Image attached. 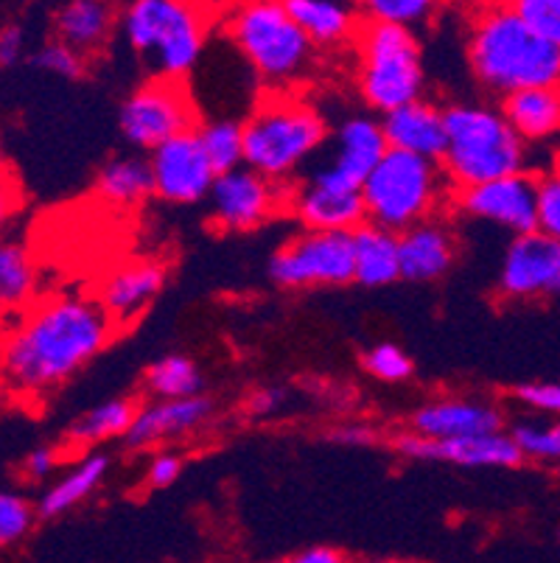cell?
<instances>
[{
	"label": "cell",
	"mask_w": 560,
	"mask_h": 563,
	"mask_svg": "<svg viewBox=\"0 0 560 563\" xmlns=\"http://www.w3.org/2000/svg\"><path fill=\"white\" fill-rule=\"evenodd\" d=\"M101 300L51 295L18 317L0 342V378L18 396L40 398L85 371L118 334Z\"/></svg>",
	"instance_id": "cell-1"
},
{
	"label": "cell",
	"mask_w": 560,
	"mask_h": 563,
	"mask_svg": "<svg viewBox=\"0 0 560 563\" xmlns=\"http://www.w3.org/2000/svg\"><path fill=\"white\" fill-rule=\"evenodd\" d=\"M469 65L474 79L496 99L527 87L560 85V48L538 37L507 0H485L469 32Z\"/></svg>",
	"instance_id": "cell-2"
},
{
	"label": "cell",
	"mask_w": 560,
	"mask_h": 563,
	"mask_svg": "<svg viewBox=\"0 0 560 563\" xmlns=\"http://www.w3.org/2000/svg\"><path fill=\"white\" fill-rule=\"evenodd\" d=\"M244 124V166L277 186H295L328 141L322 112L295 90H270Z\"/></svg>",
	"instance_id": "cell-3"
},
{
	"label": "cell",
	"mask_w": 560,
	"mask_h": 563,
	"mask_svg": "<svg viewBox=\"0 0 560 563\" xmlns=\"http://www.w3.org/2000/svg\"><path fill=\"white\" fill-rule=\"evenodd\" d=\"M224 32L270 90H295L315 68L317 48L286 9V0H233Z\"/></svg>",
	"instance_id": "cell-4"
},
{
	"label": "cell",
	"mask_w": 560,
	"mask_h": 563,
	"mask_svg": "<svg viewBox=\"0 0 560 563\" xmlns=\"http://www.w3.org/2000/svg\"><path fill=\"white\" fill-rule=\"evenodd\" d=\"M527 163L530 150L499 107L474 101L446 107V152L440 166L454 191L521 174Z\"/></svg>",
	"instance_id": "cell-5"
},
{
	"label": "cell",
	"mask_w": 560,
	"mask_h": 563,
	"mask_svg": "<svg viewBox=\"0 0 560 563\" xmlns=\"http://www.w3.org/2000/svg\"><path fill=\"white\" fill-rule=\"evenodd\" d=\"M216 3L210 0H132L123 34L163 79H185L202 59Z\"/></svg>",
	"instance_id": "cell-6"
},
{
	"label": "cell",
	"mask_w": 560,
	"mask_h": 563,
	"mask_svg": "<svg viewBox=\"0 0 560 563\" xmlns=\"http://www.w3.org/2000/svg\"><path fill=\"white\" fill-rule=\"evenodd\" d=\"M367 222L393 233L429 222L454 197L443 166L389 150L362 186Z\"/></svg>",
	"instance_id": "cell-7"
},
{
	"label": "cell",
	"mask_w": 560,
	"mask_h": 563,
	"mask_svg": "<svg viewBox=\"0 0 560 563\" xmlns=\"http://www.w3.org/2000/svg\"><path fill=\"white\" fill-rule=\"evenodd\" d=\"M353 51L359 96L370 110L387 115L424 99V48L413 29L364 20Z\"/></svg>",
	"instance_id": "cell-8"
},
{
	"label": "cell",
	"mask_w": 560,
	"mask_h": 563,
	"mask_svg": "<svg viewBox=\"0 0 560 563\" xmlns=\"http://www.w3.org/2000/svg\"><path fill=\"white\" fill-rule=\"evenodd\" d=\"M270 278L281 289H339L356 284L353 233L300 230L272 253Z\"/></svg>",
	"instance_id": "cell-9"
},
{
	"label": "cell",
	"mask_w": 560,
	"mask_h": 563,
	"mask_svg": "<svg viewBox=\"0 0 560 563\" xmlns=\"http://www.w3.org/2000/svg\"><path fill=\"white\" fill-rule=\"evenodd\" d=\"M118 126L132 146L152 152L185 132H197L202 124L188 85L183 79L154 76L127 96L118 112Z\"/></svg>",
	"instance_id": "cell-10"
},
{
	"label": "cell",
	"mask_w": 560,
	"mask_h": 563,
	"mask_svg": "<svg viewBox=\"0 0 560 563\" xmlns=\"http://www.w3.org/2000/svg\"><path fill=\"white\" fill-rule=\"evenodd\" d=\"M286 202H289V188L241 166L216 177L208 197L210 222L222 233H250L286 211Z\"/></svg>",
	"instance_id": "cell-11"
},
{
	"label": "cell",
	"mask_w": 560,
	"mask_h": 563,
	"mask_svg": "<svg viewBox=\"0 0 560 563\" xmlns=\"http://www.w3.org/2000/svg\"><path fill=\"white\" fill-rule=\"evenodd\" d=\"M387 152L389 146L384 137L382 118L351 115L333 132L331 155L315 163L308 177L328 183V186L348 188V191H362L364 180Z\"/></svg>",
	"instance_id": "cell-12"
},
{
	"label": "cell",
	"mask_w": 560,
	"mask_h": 563,
	"mask_svg": "<svg viewBox=\"0 0 560 563\" xmlns=\"http://www.w3.org/2000/svg\"><path fill=\"white\" fill-rule=\"evenodd\" d=\"M496 291L510 303H532L560 295V242L541 230L513 235L499 264Z\"/></svg>",
	"instance_id": "cell-13"
},
{
	"label": "cell",
	"mask_w": 560,
	"mask_h": 563,
	"mask_svg": "<svg viewBox=\"0 0 560 563\" xmlns=\"http://www.w3.org/2000/svg\"><path fill=\"white\" fill-rule=\"evenodd\" d=\"M451 202L462 217L496 224L513 235L538 230V177L530 172L454 191Z\"/></svg>",
	"instance_id": "cell-14"
},
{
	"label": "cell",
	"mask_w": 560,
	"mask_h": 563,
	"mask_svg": "<svg viewBox=\"0 0 560 563\" xmlns=\"http://www.w3.org/2000/svg\"><path fill=\"white\" fill-rule=\"evenodd\" d=\"M154 197L172 205H194L210 197L216 183V168L202 150L199 132H185L174 141L149 152Z\"/></svg>",
	"instance_id": "cell-15"
},
{
	"label": "cell",
	"mask_w": 560,
	"mask_h": 563,
	"mask_svg": "<svg viewBox=\"0 0 560 563\" xmlns=\"http://www.w3.org/2000/svg\"><path fill=\"white\" fill-rule=\"evenodd\" d=\"M393 449L407 460L418 463H446L457 468H518L521 465V449H518L513 432L480 434V438H454V440H426L413 432L393 438Z\"/></svg>",
	"instance_id": "cell-16"
},
{
	"label": "cell",
	"mask_w": 560,
	"mask_h": 563,
	"mask_svg": "<svg viewBox=\"0 0 560 563\" xmlns=\"http://www.w3.org/2000/svg\"><path fill=\"white\" fill-rule=\"evenodd\" d=\"M407 432L426 440L480 438V434L505 432V412L487 398L440 396L420 404L409 415Z\"/></svg>",
	"instance_id": "cell-17"
},
{
	"label": "cell",
	"mask_w": 560,
	"mask_h": 563,
	"mask_svg": "<svg viewBox=\"0 0 560 563\" xmlns=\"http://www.w3.org/2000/svg\"><path fill=\"white\" fill-rule=\"evenodd\" d=\"M286 211L303 224V230H337V233H353L367 222L362 191L328 186L315 177H300L289 186V202Z\"/></svg>",
	"instance_id": "cell-18"
},
{
	"label": "cell",
	"mask_w": 560,
	"mask_h": 563,
	"mask_svg": "<svg viewBox=\"0 0 560 563\" xmlns=\"http://www.w3.org/2000/svg\"><path fill=\"white\" fill-rule=\"evenodd\" d=\"M210 418H213V401L208 396L152 401L138 409L135 423L123 443L132 452H146V449L163 446L168 440L197 434L199 429L208 427Z\"/></svg>",
	"instance_id": "cell-19"
},
{
	"label": "cell",
	"mask_w": 560,
	"mask_h": 563,
	"mask_svg": "<svg viewBox=\"0 0 560 563\" xmlns=\"http://www.w3.org/2000/svg\"><path fill=\"white\" fill-rule=\"evenodd\" d=\"M168 278V266L161 258L127 261L101 286V306L116 320L118 329H127L149 306L157 300Z\"/></svg>",
	"instance_id": "cell-20"
},
{
	"label": "cell",
	"mask_w": 560,
	"mask_h": 563,
	"mask_svg": "<svg viewBox=\"0 0 560 563\" xmlns=\"http://www.w3.org/2000/svg\"><path fill=\"white\" fill-rule=\"evenodd\" d=\"M384 137L395 152L440 163L446 152V110L435 101L420 99L382 115Z\"/></svg>",
	"instance_id": "cell-21"
},
{
	"label": "cell",
	"mask_w": 560,
	"mask_h": 563,
	"mask_svg": "<svg viewBox=\"0 0 560 563\" xmlns=\"http://www.w3.org/2000/svg\"><path fill=\"white\" fill-rule=\"evenodd\" d=\"M400 278L413 284H431L449 275L457 264V235L443 219H429L398 235Z\"/></svg>",
	"instance_id": "cell-22"
},
{
	"label": "cell",
	"mask_w": 560,
	"mask_h": 563,
	"mask_svg": "<svg viewBox=\"0 0 560 563\" xmlns=\"http://www.w3.org/2000/svg\"><path fill=\"white\" fill-rule=\"evenodd\" d=\"M286 9L317 51L353 48L364 23L353 0H286Z\"/></svg>",
	"instance_id": "cell-23"
},
{
	"label": "cell",
	"mask_w": 560,
	"mask_h": 563,
	"mask_svg": "<svg viewBox=\"0 0 560 563\" xmlns=\"http://www.w3.org/2000/svg\"><path fill=\"white\" fill-rule=\"evenodd\" d=\"M502 115L527 146L560 137V90L558 87H527L499 99Z\"/></svg>",
	"instance_id": "cell-24"
},
{
	"label": "cell",
	"mask_w": 560,
	"mask_h": 563,
	"mask_svg": "<svg viewBox=\"0 0 560 563\" xmlns=\"http://www.w3.org/2000/svg\"><path fill=\"white\" fill-rule=\"evenodd\" d=\"M107 474H110V457L101 452H87L43 490L37 514L43 519H59V516L70 514L105 485Z\"/></svg>",
	"instance_id": "cell-25"
},
{
	"label": "cell",
	"mask_w": 560,
	"mask_h": 563,
	"mask_svg": "<svg viewBox=\"0 0 560 563\" xmlns=\"http://www.w3.org/2000/svg\"><path fill=\"white\" fill-rule=\"evenodd\" d=\"M116 20L112 0H68L56 14V40L85 56L96 54L110 43Z\"/></svg>",
	"instance_id": "cell-26"
},
{
	"label": "cell",
	"mask_w": 560,
	"mask_h": 563,
	"mask_svg": "<svg viewBox=\"0 0 560 563\" xmlns=\"http://www.w3.org/2000/svg\"><path fill=\"white\" fill-rule=\"evenodd\" d=\"M353 253H356V284L382 289L400 280V244L398 233L393 230L364 222L362 228L353 230Z\"/></svg>",
	"instance_id": "cell-27"
},
{
	"label": "cell",
	"mask_w": 560,
	"mask_h": 563,
	"mask_svg": "<svg viewBox=\"0 0 560 563\" xmlns=\"http://www.w3.org/2000/svg\"><path fill=\"white\" fill-rule=\"evenodd\" d=\"M96 194L112 208H135L154 197V180L149 157L118 155L101 166L96 177Z\"/></svg>",
	"instance_id": "cell-28"
},
{
	"label": "cell",
	"mask_w": 560,
	"mask_h": 563,
	"mask_svg": "<svg viewBox=\"0 0 560 563\" xmlns=\"http://www.w3.org/2000/svg\"><path fill=\"white\" fill-rule=\"evenodd\" d=\"M141 404L135 398H110L87 412H81L68 429V443L76 449H90L107 443V440L127 438L138 418Z\"/></svg>",
	"instance_id": "cell-29"
},
{
	"label": "cell",
	"mask_w": 560,
	"mask_h": 563,
	"mask_svg": "<svg viewBox=\"0 0 560 563\" xmlns=\"http://www.w3.org/2000/svg\"><path fill=\"white\" fill-rule=\"evenodd\" d=\"M143 387H146L154 401L202 396V371H199L191 356L168 353V356L149 365L146 376H143Z\"/></svg>",
	"instance_id": "cell-30"
},
{
	"label": "cell",
	"mask_w": 560,
	"mask_h": 563,
	"mask_svg": "<svg viewBox=\"0 0 560 563\" xmlns=\"http://www.w3.org/2000/svg\"><path fill=\"white\" fill-rule=\"evenodd\" d=\"M37 291V266L20 244L0 242V311L23 309Z\"/></svg>",
	"instance_id": "cell-31"
},
{
	"label": "cell",
	"mask_w": 560,
	"mask_h": 563,
	"mask_svg": "<svg viewBox=\"0 0 560 563\" xmlns=\"http://www.w3.org/2000/svg\"><path fill=\"white\" fill-rule=\"evenodd\" d=\"M199 141L216 174H228L244 166V124L233 118H216L199 126Z\"/></svg>",
	"instance_id": "cell-32"
},
{
	"label": "cell",
	"mask_w": 560,
	"mask_h": 563,
	"mask_svg": "<svg viewBox=\"0 0 560 563\" xmlns=\"http://www.w3.org/2000/svg\"><path fill=\"white\" fill-rule=\"evenodd\" d=\"M353 7L370 23H393L415 32L438 14L443 0H353Z\"/></svg>",
	"instance_id": "cell-33"
},
{
	"label": "cell",
	"mask_w": 560,
	"mask_h": 563,
	"mask_svg": "<svg viewBox=\"0 0 560 563\" xmlns=\"http://www.w3.org/2000/svg\"><path fill=\"white\" fill-rule=\"evenodd\" d=\"M524 460L541 465H560V418H536L510 429Z\"/></svg>",
	"instance_id": "cell-34"
},
{
	"label": "cell",
	"mask_w": 560,
	"mask_h": 563,
	"mask_svg": "<svg viewBox=\"0 0 560 563\" xmlns=\"http://www.w3.org/2000/svg\"><path fill=\"white\" fill-rule=\"evenodd\" d=\"M37 508L18 490H0V550L20 544L34 527Z\"/></svg>",
	"instance_id": "cell-35"
},
{
	"label": "cell",
	"mask_w": 560,
	"mask_h": 563,
	"mask_svg": "<svg viewBox=\"0 0 560 563\" xmlns=\"http://www.w3.org/2000/svg\"><path fill=\"white\" fill-rule=\"evenodd\" d=\"M362 365L370 376L387 384L407 382L415 373L409 353L400 345H395V342H376V345H370L362 353Z\"/></svg>",
	"instance_id": "cell-36"
},
{
	"label": "cell",
	"mask_w": 560,
	"mask_h": 563,
	"mask_svg": "<svg viewBox=\"0 0 560 563\" xmlns=\"http://www.w3.org/2000/svg\"><path fill=\"white\" fill-rule=\"evenodd\" d=\"M507 7L530 25L538 37L560 48V0H507Z\"/></svg>",
	"instance_id": "cell-37"
},
{
	"label": "cell",
	"mask_w": 560,
	"mask_h": 563,
	"mask_svg": "<svg viewBox=\"0 0 560 563\" xmlns=\"http://www.w3.org/2000/svg\"><path fill=\"white\" fill-rule=\"evenodd\" d=\"M538 230L560 242V163L538 177Z\"/></svg>",
	"instance_id": "cell-38"
},
{
	"label": "cell",
	"mask_w": 560,
	"mask_h": 563,
	"mask_svg": "<svg viewBox=\"0 0 560 563\" xmlns=\"http://www.w3.org/2000/svg\"><path fill=\"white\" fill-rule=\"evenodd\" d=\"M85 54H79L76 48H70L68 43L62 40H54V43H45L43 48L37 51L34 63L40 65L48 74L62 76V79H79L85 74Z\"/></svg>",
	"instance_id": "cell-39"
},
{
	"label": "cell",
	"mask_w": 560,
	"mask_h": 563,
	"mask_svg": "<svg viewBox=\"0 0 560 563\" xmlns=\"http://www.w3.org/2000/svg\"><path fill=\"white\" fill-rule=\"evenodd\" d=\"M513 401L538 418H560V382H527L513 390Z\"/></svg>",
	"instance_id": "cell-40"
},
{
	"label": "cell",
	"mask_w": 560,
	"mask_h": 563,
	"mask_svg": "<svg viewBox=\"0 0 560 563\" xmlns=\"http://www.w3.org/2000/svg\"><path fill=\"white\" fill-rule=\"evenodd\" d=\"M183 465H185L183 454L172 452V449L152 454L146 465V485L149 488H168V485H174L179 479Z\"/></svg>",
	"instance_id": "cell-41"
},
{
	"label": "cell",
	"mask_w": 560,
	"mask_h": 563,
	"mask_svg": "<svg viewBox=\"0 0 560 563\" xmlns=\"http://www.w3.org/2000/svg\"><path fill=\"white\" fill-rule=\"evenodd\" d=\"M56 465H59V454L51 446H37L31 449L29 454L20 463V474H23L29 483H45V479L54 477Z\"/></svg>",
	"instance_id": "cell-42"
},
{
	"label": "cell",
	"mask_w": 560,
	"mask_h": 563,
	"mask_svg": "<svg viewBox=\"0 0 560 563\" xmlns=\"http://www.w3.org/2000/svg\"><path fill=\"white\" fill-rule=\"evenodd\" d=\"M328 440L337 446H351V449H367L378 443V432L367 423H339L328 432Z\"/></svg>",
	"instance_id": "cell-43"
},
{
	"label": "cell",
	"mask_w": 560,
	"mask_h": 563,
	"mask_svg": "<svg viewBox=\"0 0 560 563\" xmlns=\"http://www.w3.org/2000/svg\"><path fill=\"white\" fill-rule=\"evenodd\" d=\"M270 563H351L345 558V552L337 550V547H308V550H297L292 555L275 558Z\"/></svg>",
	"instance_id": "cell-44"
},
{
	"label": "cell",
	"mask_w": 560,
	"mask_h": 563,
	"mask_svg": "<svg viewBox=\"0 0 560 563\" xmlns=\"http://www.w3.org/2000/svg\"><path fill=\"white\" fill-rule=\"evenodd\" d=\"M25 51V34L20 25H7L0 29V65L9 68V65H18L23 59Z\"/></svg>",
	"instance_id": "cell-45"
},
{
	"label": "cell",
	"mask_w": 560,
	"mask_h": 563,
	"mask_svg": "<svg viewBox=\"0 0 560 563\" xmlns=\"http://www.w3.org/2000/svg\"><path fill=\"white\" fill-rule=\"evenodd\" d=\"M20 211V191L7 174H0V233L9 228L14 217Z\"/></svg>",
	"instance_id": "cell-46"
},
{
	"label": "cell",
	"mask_w": 560,
	"mask_h": 563,
	"mask_svg": "<svg viewBox=\"0 0 560 563\" xmlns=\"http://www.w3.org/2000/svg\"><path fill=\"white\" fill-rule=\"evenodd\" d=\"M286 401V393L277 390V387H266V390H259L253 393V398H250V412L255 415V418H266V415H275L277 409L284 407Z\"/></svg>",
	"instance_id": "cell-47"
},
{
	"label": "cell",
	"mask_w": 560,
	"mask_h": 563,
	"mask_svg": "<svg viewBox=\"0 0 560 563\" xmlns=\"http://www.w3.org/2000/svg\"><path fill=\"white\" fill-rule=\"evenodd\" d=\"M356 563H415V561H400V558H364Z\"/></svg>",
	"instance_id": "cell-48"
},
{
	"label": "cell",
	"mask_w": 560,
	"mask_h": 563,
	"mask_svg": "<svg viewBox=\"0 0 560 563\" xmlns=\"http://www.w3.org/2000/svg\"><path fill=\"white\" fill-rule=\"evenodd\" d=\"M558 541H560V527H558Z\"/></svg>",
	"instance_id": "cell-49"
},
{
	"label": "cell",
	"mask_w": 560,
	"mask_h": 563,
	"mask_svg": "<svg viewBox=\"0 0 560 563\" xmlns=\"http://www.w3.org/2000/svg\"><path fill=\"white\" fill-rule=\"evenodd\" d=\"M558 90H560V85H558Z\"/></svg>",
	"instance_id": "cell-50"
},
{
	"label": "cell",
	"mask_w": 560,
	"mask_h": 563,
	"mask_svg": "<svg viewBox=\"0 0 560 563\" xmlns=\"http://www.w3.org/2000/svg\"><path fill=\"white\" fill-rule=\"evenodd\" d=\"M0 174H3V172H0Z\"/></svg>",
	"instance_id": "cell-51"
}]
</instances>
